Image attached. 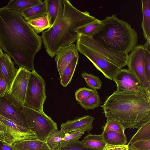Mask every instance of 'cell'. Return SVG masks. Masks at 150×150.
Here are the masks:
<instances>
[{"instance_id": "31", "label": "cell", "mask_w": 150, "mask_h": 150, "mask_svg": "<svg viewBox=\"0 0 150 150\" xmlns=\"http://www.w3.org/2000/svg\"><path fill=\"white\" fill-rule=\"evenodd\" d=\"M126 129L122 123L112 120L107 119L106 122L103 127V131H112L123 135H125Z\"/></svg>"}, {"instance_id": "2", "label": "cell", "mask_w": 150, "mask_h": 150, "mask_svg": "<svg viewBox=\"0 0 150 150\" xmlns=\"http://www.w3.org/2000/svg\"><path fill=\"white\" fill-rule=\"evenodd\" d=\"M97 19L88 12L80 11L69 0H60L55 20L41 37L47 54L54 57L61 48L76 41L79 35L75 29Z\"/></svg>"}, {"instance_id": "17", "label": "cell", "mask_w": 150, "mask_h": 150, "mask_svg": "<svg viewBox=\"0 0 150 150\" xmlns=\"http://www.w3.org/2000/svg\"><path fill=\"white\" fill-rule=\"evenodd\" d=\"M24 20L27 21L46 15L45 0L42 3L20 11Z\"/></svg>"}, {"instance_id": "1", "label": "cell", "mask_w": 150, "mask_h": 150, "mask_svg": "<svg viewBox=\"0 0 150 150\" xmlns=\"http://www.w3.org/2000/svg\"><path fill=\"white\" fill-rule=\"evenodd\" d=\"M42 42L41 36L24 20L20 11L0 8V48L19 68L35 70V56Z\"/></svg>"}, {"instance_id": "40", "label": "cell", "mask_w": 150, "mask_h": 150, "mask_svg": "<svg viewBox=\"0 0 150 150\" xmlns=\"http://www.w3.org/2000/svg\"><path fill=\"white\" fill-rule=\"evenodd\" d=\"M5 136V132L4 128L0 122V139L4 141Z\"/></svg>"}, {"instance_id": "6", "label": "cell", "mask_w": 150, "mask_h": 150, "mask_svg": "<svg viewBox=\"0 0 150 150\" xmlns=\"http://www.w3.org/2000/svg\"><path fill=\"white\" fill-rule=\"evenodd\" d=\"M45 86L43 78L35 70L31 71L24 106L44 112L43 105L47 98Z\"/></svg>"}, {"instance_id": "24", "label": "cell", "mask_w": 150, "mask_h": 150, "mask_svg": "<svg viewBox=\"0 0 150 150\" xmlns=\"http://www.w3.org/2000/svg\"><path fill=\"white\" fill-rule=\"evenodd\" d=\"M101 20L98 19L86 25L74 30L79 35L92 37L101 25Z\"/></svg>"}, {"instance_id": "38", "label": "cell", "mask_w": 150, "mask_h": 150, "mask_svg": "<svg viewBox=\"0 0 150 150\" xmlns=\"http://www.w3.org/2000/svg\"><path fill=\"white\" fill-rule=\"evenodd\" d=\"M128 146L127 144L114 145L106 144L103 150H128Z\"/></svg>"}, {"instance_id": "32", "label": "cell", "mask_w": 150, "mask_h": 150, "mask_svg": "<svg viewBox=\"0 0 150 150\" xmlns=\"http://www.w3.org/2000/svg\"><path fill=\"white\" fill-rule=\"evenodd\" d=\"M55 150H96L84 147L79 140H75L64 143Z\"/></svg>"}, {"instance_id": "23", "label": "cell", "mask_w": 150, "mask_h": 150, "mask_svg": "<svg viewBox=\"0 0 150 150\" xmlns=\"http://www.w3.org/2000/svg\"><path fill=\"white\" fill-rule=\"evenodd\" d=\"M79 58V57L75 58L59 74L60 83L63 87L67 86L72 80L78 62Z\"/></svg>"}, {"instance_id": "39", "label": "cell", "mask_w": 150, "mask_h": 150, "mask_svg": "<svg viewBox=\"0 0 150 150\" xmlns=\"http://www.w3.org/2000/svg\"><path fill=\"white\" fill-rule=\"evenodd\" d=\"M0 150H15L13 145L0 139Z\"/></svg>"}, {"instance_id": "12", "label": "cell", "mask_w": 150, "mask_h": 150, "mask_svg": "<svg viewBox=\"0 0 150 150\" xmlns=\"http://www.w3.org/2000/svg\"><path fill=\"white\" fill-rule=\"evenodd\" d=\"M113 81L116 84V91L118 92L136 91L144 88L128 69H120L114 76Z\"/></svg>"}, {"instance_id": "27", "label": "cell", "mask_w": 150, "mask_h": 150, "mask_svg": "<svg viewBox=\"0 0 150 150\" xmlns=\"http://www.w3.org/2000/svg\"><path fill=\"white\" fill-rule=\"evenodd\" d=\"M150 139V121L142 126L131 138L127 144L129 145L136 142Z\"/></svg>"}, {"instance_id": "36", "label": "cell", "mask_w": 150, "mask_h": 150, "mask_svg": "<svg viewBox=\"0 0 150 150\" xmlns=\"http://www.w3.org/2000/svg\"><path fill=\"white\" fill-rule=\"evenodd\" d=\"M145 50L144 66L146 72L148 79L150 81V50Z\"/></svg>"}, {"instance_id": "37", "label": "cell", "mask_w": 150, "mask_h": 150, "mask_svg": "<svg viewBox=\"0 0 150 150\" xmlns=\"http://www.w3.org/2000/svg\"><path fill=\"white\" fill-rule=\"evenodd\" d=\"M7 90V84L0 71V97H3Z\"/></svg>"}, {"instance_id": "3", "label": "cell", "mask_w": 150, "mask_h": 150, "mask_svg": "<svg viewBox=\"0 0 150 150\" xmlns=\"http://www.w3.org/2000/svg\"><path fill=\"white\" fill-rule=\"evenodd\" d=\"M107 119L122 123L126 129H139L150 121V94L144 89L118 92L101 106Z\"/></svg>"}, {"instance_id": "33", "label": "cell", "mask_w": 150, "mask_h": 150, "mask_svg": "<svg viewBox=\"0 0 150 150\" xmlns=\"http://www.w3.org/2000/svg\"><path fill=\"white\" fill-rule=\"evenodd\" d=\"M98 93L97 91L86 87L81 88L75 92L76 100L78 102L85 100Z\"/></svg>"}, {"instance_id": "4", "label": "cell", "mask_w": 150, "mask_h": 150, "mask_svg": "<svg viewBox=\"0 0 150 150\" xmlns=\"http://www.w3.org/2000/svg\"><path fill=\"white\" fill-rule=\"evenodd\" d=\"M101 23L92 38L103 47L117 54L128 55L137 45L138 37L135 29L115 14L106 17Z\"/></svg>"}, {"instance_id": "35", "label": "cell", "mask_w": 150, "mask_h": 150, "mask_svg": "<svg viewBox=\"0 0 150 150\" xmlns=\"http://www.w3.org/2000/svg\"><path fill=\"white\" fill-rule=\"evenodd\" d=\"M84 134V132L79 131H73L64 133L62 144L64 142L71 141L79 140L82 135Z\"/></svg>"}, {"instance_id": "18", "label": "cell", "mask_w": 150, "mask_h": 150, "mask_svg": "<svg viewBox=\"0 0 150 150\" xmlns=\"http://www.w3.org/2000/svg\"><path fill=\"white\" fill-rule=\"evenodd\" d=\"M81 142L85 147L96 150H103L106 144L101 134L97 135L89 133L84 137Z\"/></svg>"}, {"instance_id": "5", "label": "cell", "mask_w": 150, "mask_h": 150, "mask_svg": "<svg viewBox=\"0 0 150 150\" xmlns=\"http://www.w3.org/2000/svg\"><path fill=\"white\" fill-rule=\"evenodd\" d=\"M21 110L29 127L38 139L45 141L50 134L58 130L57 123L44 112L25 106Z\"/></svg>"}, {"instance_id": "20", "label": "cell", "mask_w": 150, "mask_h": 150, "mask_svg": "<svg viewBox=\"0 0 150 150\" xmlns=\"http://www.w3.org/2000/svg\"><path fill=\"white\" fill-rule=\"evenodd\" d=\"M142 20L141 27L144 38L150 41V0L141 1Z\"/></svg>"}, {"instance_id": "9", "label": "cell", "mask_w": 150, "mask_h": 150, "mask_svg": "<svg viewBox=\"0 0 150 150\" xmlns=\"http://www.w3.org/2000/svg\"><path fill=\"white\" fill-rule=\"evenodd\" d=\"M76 47L78 51L87 57L97 69L105 77L113 80L121 68L97 54L77 39Z\"/></svg>"}, {"instance_id": "25", "label": "cell", "mask_w": 150, "mask_h": 150, "mask_svg": "<svg viewBox=\"0 0 150 150\" xmlns=\"http://www.w3.org/2000/svg\"><path fill=\"white\" fill-rule=\"evenodd\" d=\"M26 22L33 28L37 34L42 32L51 26L47 15L28 21Z\"/></svg>"}, {"instance_id": "28", "label": "cell", "mask_w": 150, "mask_h": 150, "mask_svg": "<svg viewBox=\"0 0 150 150\" xmlns=\"http://www.w3.org/2000/svg\"><path fill=\"white\" fill-rule=\"evenodd\" d=\"M46 3V15L51 26L57 17L60 0H45Z\"/></svg>"}, {"instance_id": "41", "label": "cell", "mask_w": 150, "mask_h": 150, "mask_svg": "<svg viewBox=\"0 0 150 150\" xmlns=\"http://www.w3.org/2000/svg\"><path fill=\"white\" fill-rule=\"evenodd\" d=\"M128 150H134L132 148L129 146H128Z\"/></svg>"}, {"instance_id": "16", "label": "cell", "mask_w": 150, "mask_h": 150, "mask_svg": "<svg viewBox=\"0 0 150 150\" xmlns=\"http://www.w3.org/2000/svg\"><path fill=\"white\" fill-rule=\"evenodd\" d=\"M0 48V71L7 84V90L15 77L18 70L8 54H4Z\"/></svg>"}, {"instance_id": "34", "label": "cell", "mask_w": 150, "mask_h": 150, "mask_svg": "<svg viewBox=\"0 0 150 150\" xmlns=\"http://www.w3.org/2000/svg\"><path fill=\"white\" fill-rule=\"evenodd\" d=\"M129 146L134 150H150V139L136 142Z\"/></svg>"}, {"instance_id": "13", "label": "cell", "mask_w": 150, "mask_h": 150, "mask_svg": "<svg viewBox=\"0 0 150 150\" xmlns=\"http://www.w3.org/2000/svg\"><path fill=\"white\" fill-rule=\"evenodd\" d=\"M0 115L18 125L30 129L21 109L14 106L4 97H0Z\"/></svg>"}, {"instance_id": "14", "label": "cell", "mask_w": 150, "mask_h": 150, "mask_svg": "<svg viewBox=\"0 0 150 150\" xmlns=\"http://www.w3.org/2000/svg\"><path fill=\"white\" fill-rule=\"evenodd\" d=\"M94 119L93 117L87 115L68 120L61 124L60 130L64 133L73 131L89 132L93 128L92 123Z\"/></svg>"}, {"instance_id": "30", "label": "cell", "mask_w": 150, "mask_h": 150, "mask_svg": "<svg viewBox=\"0 0 150 150\" xmlns=\"http://www.w3.org/2000/svg\"><path fill=\"white\" fill-rule=\"evenodd\" d=\"M78 103L82 108L86 110H94L100 105V99L98 93L87 99L78 102Z\"/></svg>"}, {"instance_id": "19", "label": "cell", "mask_w": 150, "mask_h": 150, "mask_svg": "<svg viewBox=\"0 0 150 150\" xmlns=\"http://www.w3.org/2000/svg\"><path fill=\"white\" fill-rule=\"evenodd\" d=\"M13 146L15 150H50L46 141L38 139L21 142Z\"/></svg>"}, {"instance_id": "11", "label": "cell", "mask_w": 150, "mask_h": 150, "mask_svg": "<svg viewBox=\"0 0 150 150\" xmlns=\"http://www.w3.org/2000/svg\"><path fill=\"white\" fill-rule=\"evenodd\" d=\"M77 40L120 68L127 66L128 55L112 52L100 45L92 37L79 35Z\"/></svg>"}, {"instance_id": "15", "label": "cell", "mask_w": 150, "mask_h": 150, "mask_svg": "<svg viewBox=\"0 0 150 150\" xmlns=\"http://www.w3.org/2000/svg\"><path fill=\"white\" fill-rule=\"evenodd\" d=\"M78 51L72 43L61 48L55 55V61L59 75L75 58L78 57Z\"/></svg>"}, {"instance_id": "10", "label": "cell", "mask_w": 150, "mask_h": 150, "mask_svg": "<svg viewBox=\"0 0 150 150\" xmlns=\"http://www.w3.org/2000/svg\"><path fill=\"white\" fill-rule=\"evenodd\" d=\"M0 122L5 132L4 141L11 145L25 141L37 139L30 129L18 125L1 115Z\"/></svg>"}, {"instance_id": "21", "label": "cell", "mask_w": 150, "mask_h": 150, "mask_svg": "<svg viewBox=\"0 0 150 150\" xmlns=\"http://www.w3.org/2000/svg\"><path fill=\"white\" fill-rule=\"evenodd\" d=\"M101 135L107 144L114 145L127 144V141L125 135L113 131H103Z\"/></svg>"}, {"instance_id": "7", "label": "cell", "mask_w": 150, "mask_h": 150, "mask_svg": "<svg viewBox=\"0 0 150 150\" xmlns=\"http://www.w3.org/2000/svg\"><path fill=\"white\" fill-rule=\"evenodd\" d=\"M31 72L24 68H19L3 97L18 109H22L24 106Z\"/></svg>"}, {"instance_id": "22", "label": "cell", "mask_w": 150, "mask_h": 150, "mask_svg": "<svg viewBox=\"0 0 150 150\" xmlns=\"http://www.w3.org/2000/svg\"><path fill=\"white\" fill-rule=\"evenodd\" d=\"M41 0H11L4 7L8 9L21 11L42 3Z\"/></svg>"}, {"instance_id": "26", "label": "cell", "mask_w": 150, "mask_h": 150, "mask_svg": "<svg viewBox=\"0 0 150 150\" xmlns=\"http://www.w3.org/2000/svg\"><path fill=\"white\" fill-rule=\"evenodd\" d=\"M64 134L60 130H58L48 137L45 141L50 150H55L62 145Z\"/></svg>"}, {"instance_id": "29", "label": "cell", "mask_w": 150, "mask_h": 150, "mask_svg": "<svg viewBox=\"0 0 150 150\" xmlns=\"http://www.w3.org/2000/svg\"><path fill=\"white\" fill-rule=\"evenodd\" d=\"M81 76L85 80L87 86L90 88L96 91L101 88L103 83L98 76L85 71L82 72Z\"/></svg>"}, {"instance_id": "8", "label": "cell", "mask_w": 150, "mask_h": 150, "mask_svg": "<svg viewBox=\"0 0 150 150\" xmlns=\"http://www.w3.org/2000/svg\"><path fill=\"white\" fill-rule=\"evenodd\" d=\"M144 55L143 45H136L128 55L127 66L142 87L150 94V81L145 70Z\"/></svg>"}]
</instances>
